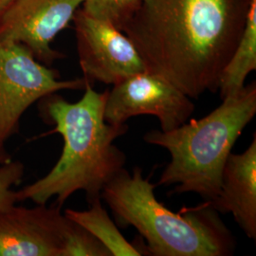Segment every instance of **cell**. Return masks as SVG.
I'll list each match as a JSON object with an SVG mask.
<instances>
[{
    "label": "cell",
    "instance_id": "6da1fadb",
    "mask_svg": "<svg viewBox=\"0 0 256 256\" xmlns=\"http://www.w3.org/2000/svg\"><path fill=\"white\" fill-rule=\"evenodd\" d=\"M252 0H142L122 28L147 72L191 99L218 90Z\"/></svg>",
    "mask_w": 256,
    "mask_h": 256
},
{
    "label": "cell",
    "instance_id": "7a4b0ae2",
    "mask_svg": "<svg viewBox=\"0 0 256 256\" xmlns=\"http://www.w3.org/2000/svg\"><path fill=\"white\" fill-rule=\"evenodd\" d=\"M108 90L97 92L88 82L82 98L70 102L57 92L39 101L40 116L54 128L41 137L58 133L63 140L62 154L43 178L16 192V202L46 204L56 198L62 207L74 192H86L88 203L101 200L104 186L124 169L126 158L114 144L128 126L110 124L104 120Z\"/></svg>",
    "mask_w": 256,
    "mask_h": 256
},
{
    "label": "cell",
    "instance_id": "3957f363",
    "mask_svg": "<svg viewBox=\"0 0 256 256\" xmlns=\"http://www.w3.org/2000/svg\"><path fill=\"white\" fill-rule=\"evenodd\" d=\"M155 188L136 167L132 174L122 169L101 194L120 226L134 227L146 240L148 256L234 254L236 240L208 202L174 212L158 200Z\"/></svg>",
    "mask_w": 256,
    "mask_h": 256
},
{
    "label": "cell",
    "instance_id": "277c9868",
    "mask_svg": "<svg viewBox=\"0 0 256 256\" xmlns=\"http://www.w3.org/2000/svg\"><path fill=\"white\" fill-rule=\"evenodd\" d=\"M222 100L202 119L171 131L154 129L144 136L146 142L165 148L171 155L156 185L174 184L173 194L194 192L204 200L216 196L232 149L256 115V82Z\"/></svg>",
    "mask_w": 256,
    "mask_h": 256
},
{
    "label": "cell",
    "instance_id": "5b68a950",
    "mask_svg": "<svg viewBox=\"0 0 256 256\" xmlns=\"http://www.w3.org/2000/svg\"><path fill=\"white\" fill-rule=\"evenodd\" d=\"M86 78L60 80V74L37 61L20 43H0V138L16 134L23 114L34 102L64 90H84Z\"/></svg>",
    "mask_w": 256,
    "mask_h": 256
},
{
    "label": "cell",
    "instance_id": "8992f818",
    "mask_svg": "<svg viewBox=\"0 0 256 256\" xmlns=\"http://www.w3.org/2000/svg\"><path fill=\"white\" fill-rule=\"evenodd\" d=\"M190 97L164 78L144 72L116 84L108 92L104 120L114 126L140 115L156 117L162 131H171L188 122L194 111Z\"/></svg>",
    "mask_w": 256,
    "mask_h": 256
},
{
    "label": "cell",
    "instance_id": "52a82bcc",
    "mask_svg": "<svg viewBox=\"0 0 256 256\" xmlns=\"http://www.w3.org/2000/svg\"><path fill=\"white\" fill-rule=\"evenodd\" d=\"M75 26L79 64L90 82L116 84L146 70L137 48L119 28L78 9Z\"/></svg>",
    "mask_w": 256,
    "mask_h": 256
},
{
    "label": "cell",
    "instance_id": "ba28073f",
    "mask_svg": "<svg viewBox=\"0 0 256 256\" xmlns=\"http://www.w3.org/2000/svg\"><path fill=\"white\" fill-rule=\"evenodd\" d=\"M62 207H16L0 210V256H66L75 222Z\"/></svg>",
    "mask_w": 256,
    "mask_h": 256
},
{
    "label": "cell",
    "instance_id": "9c48e42d",
    "mask_svg": "<svg viewBox=\"0 0 256 256\" xmlns=\"http://www.w3.org/2000/svg\"><path fill=\"white\" fill-rule=\"evenodd\" d=\"M84 0H16L0 18V43H20L48 66L64 55L50 45Z\"/></svg>",
    "mask_w": 256,
    "mask_h": 256
},
{
    "label": "cell",
    "instance_id": "30bf717a",
    "mask_svg": "<svg viewBox=\"0 0 256 256\" xmlns=\"http://www.w3.org/2000/svg\"><path fill=\"white\" fill-rule=\"evenodd\" d=\"M206 202L218 212L232 214L248 238L256 240V133L246 151L230 154L222 172L218 194Z\"/></svg>",
    "mask_w": 256,
    "mask_h": 256
},
{
    "label": "cell",
    "instance_id": "8fae6325",
    "mask_svg": "<svg viewBox=\"0 0 256 256\" xmlns=\"http://www.w3.org/2000/svg\"><path fill=\"white\" fill-rule=\"evenodd\" d=\"M256 70V0H252L247 23L238 46L220 75L221 98L240 92L247 76Z\"/></svg>",
    "mask_w": 256,
    "mask_h": 256
},
{
    "label": "cell",
    "instance_id": "7c38bea8",
    "mask_svg": "<svg viewBox=\"0 0 256 256\" xmlns=\"http://www.w3.org/2000/svg\"><path fill=\"white\" fill-rule=\"evenodd\" d=\"M88 210L66 209L64 214L88 230L106 248L112 256H140V248L128 242L120 234L116 224L110 218L108 212L102 206L101 200L90 203Z\"/></svg>",
    "mask_w": 256,
    "mask_h": 256
},
{
    "label": "cell",
    "instance_id": "4fadbf2b",
    "mask_svg": "<svg viewBox=\"0 0 256 256\" xmlns=\"http://www.w3.org/2000/svg\"><path fill=\"white\" fill-rule=\"evenodd\" d=\"M142 2V0H84L82 10L88 16L108 22L120 30Z\"/></svg>",
    "mask_w": 256,
    "mask_h": 256
},
{
    "label": "cell",
    "instance_id": "5bb4252c",
    "mask_svg": "<svg viewBox=\"0 0 256 256\" xmlns=\"http://www.w3.org/2000/svg\"><path fill=\"white\" fill-rule=\"evenodd\" d=\"M25 166L18 160H10L0 166V210L16 203V191L12 187L21 182Z\"/></svg>",
    "mask_w": 256,
    "mask_h": 256
},
{
    "label": "cell",
    "instance_id": "9a60e30c",
    "mask_svg": "<svg viewBox=\"0 0 256 256\" xmlns=\"http://www.w3.org/2000/svg\"><path fill=\"white\" fill-rule=\"evenodd\" d=\"M5 142L1 138H0V166L6 162H8L10 160H12V156H10L9 152L7 151L6 146H5Z\"/></svg>",
    "mask_w": 256,
    "mask_h": 256
},
{
    "label": "cell",
    "instance_id": "2e32d148",
    "mask_svg": "<svg viewBox=\"0 0 256 256\" xmlns=\"http://www.w3.org/2000/svg\"><path fill=\"white\" fill-rule=\"evenodd\" d=\"M16 0H0V18Z\"/></svg>",
    "mask_w": 256,
    "mask_h": 256
}]
</instances>
